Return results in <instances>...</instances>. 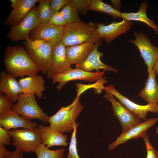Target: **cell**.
I'll list each match as a JSON object with an SVG mask.
<instances>
[{"label":"cell","mask_w":158,"mask_h":158,"mask_svg":"<svg viewBox=\"0 0 158 158\" xmlns=\"http://www.w3.org/2000/svg\"><path fill=\"white\" fill-rule=\"evenodd\" d=\"M4 63L6 72L15 78L32 76L39 71L24 47L20 45H8L6 47Z\"/></svg>","instance_id":"1"},{"label":"cell","mask_w":158,"mask_h":158,"mask_svg":"<svg viewBox=\"0 0 158 158\" xmlns=\"http://www.w3.org/2000/svg\"><path fill=\"white\" fill-rule=\"evenodd\" d=\"M97 23H85L81 20L64 27L61 42L66 47L81 44L87 41L96 42L100 39L97 32Z\"/></svg>","instance_id":"2"},{"label":"cell","mask_w":158,"mask_h":158,"mask_svg":"<svg viewBox=\"0 0 158 158\" xmlns=\"http://www.w3.org/2000/svg\"><path fill=\"white\" fill-rule=\"evenodd\" d=\"M83 107L79 96H77L71 104L62 107L55 114L49 116L48 121L49 126L63 134L71 133L73 131L76 120Z\"/></svg>","instance_id":"3"},{"label":"cell","mask_w":158,"mask_h":158,"mask_svg":"<svg viewBox=\"0 0 158 158\" xmlns=\"http://www.w3.org/2000/svg\"><path fill=\"white\" fill-rule=\"evenodd\" d=\"M23 45L39 71L46 74L51 66L54 46L43 40H32L30 39L25 41Z\"/></svg>","instance_id":"4"},{"label":"cell","mask_w":158,"mask_h":158,"mask_svg":"<svg viewBox=\"0 0 158 158\" xmlns=\"http://www.w3.org/2000/svg\"><path fill=\"white\" fill-rule=\"evenodd\" d=\"M17 101L15 104L13 105L11 110L29 121L39 119L44 124L48 123L49 116L40 108L36 100L34 94H21L19 95Z\"/></svg>","instance_id":"5"},{"label":"cell","mask_w":158,"mask_h":158,"mask_svg":"<svg viewBox=\"0 0 158 158\" xmlns=\"http://www.w3.org/2000/svg\"><path fill=\"white\" fill-rule=\"evenodd\" d=\"M13 146L26 153L35 152L37 147L42 144L39 129L36 127L30 128L14 129L9 131Z\"/></svg>","instance_id":"6"},{"label":"cell","mask_w":158,"mask_h":158,"mask_svg":"<svg viewBox=\"0 0 158 158\" xmlns=\"http://www.w3.org/2000/svg\"><path fill=\"white\" fill-rule=\"evenodd\" d=\"M39 24L37 7L34 6L21 21L11 26L6 36L13 42L26 41L29 39L31 31Z\"/></svg>","instance_id":"7"},{"label":"cell","mask_w":158,"mask_h":158,"mask_svg":"<svg viewBox=\"0 0 158 158\" xmlns=\"http://www.w3.org/2000/svg\"><path fill=\"white\" fill-rule=\"evenodd\" d=\"M105 71L95 72H88L83 69L71 68L63 73L52 76L51 79L52 83L57 82V88L59 90L64 86L66 83L74 80H80L92 82L101 79L105 73Z\"/></svg>","instance_id":"8"},{"label":"cell","mask_w":158,"mask_h":158,"mask_svg":"<svg viewBox=\"0 0 158 158\" xmlns=\"http://www.w3.org/2000/svg\"><path fill=\"white\" fill-rule=\"evenodd\" d=\"M105 92L103 96L111 103L114 115L120 123L122 132L141 122V119L138 116L118 101L112 94Z\"/></svg>","instance_id":"9"},{"label":"cell","mask_w":158,"mask_h":158,"mask_svg":"<svg viewBox=\"0 0 158 158\" xmlns=\"http://www.w3.org/2000/svg\"><path fill=\"white\" fill-rule=\"evenodd\" d=\"M133 35L135 40L128 41L136 46L140 55L147 67V71L150 73L153 69L154 62L158 56V47L154 45L148 37L143 33L135 32Z\"/></svg>","instance_id":"10"},{"label":"cell","mask_w":158,"mask_h":158,"mask_svg":"<svg viewBox=\"0 0 158 158\" xmlns=\"http://www.w3.org/2000/svg\"><path fill=\"white\" fill-rule=\"evenodd\" d=\"M101 88L112 94L122 105L140 119L147 120V115L149 112L158 114V104H148L145 105L137 104L121 94L112 84L107 87L102 86Z\"/></svg>","instance_id":"11"},{"label":"cell","mask_w":158,"mask_h":158,"mask_svg":"<svg viewBox=\"0 0 158 158\" xmlns=\"http://www.w3.org/2000/svg\"><path fill=\"white\" fill-rule=\"evenodd\" d=\"M64 26H59L49 22L39 24L30 32L29 39L45 41L54 46L61 42Z\"/></svg>","instance_id":"12"},{"label":"cell","mask_w":158,"mask_h":158,"mask_svg":"<svg viewBox=\"0 0 158 158\" xmlns=\"http://www.w3.org/2000/svg\"><path fill=\"white\" fill-rule=\"evenodd\" d=\"M99 37L107 43H110L119 36L127 33L131 28L132 22L124 20L114 21L108 25L103 23H97Z\"/></svg>","instance_id":"13"},{"label":"cell","mask_w":158,"mask_h":158,"mask_svg":"<svg viewBox=\"0 0 158 158\" xmlns=\"http://www.w3.org/2000/svg\"><path fill=\"white\" fill-rule=\"evenodd\" d=\"M158 121V118H149L133 126L126 131L122 132L116 140L109 145V150H112L118 145L123 144L130 140L142 138L146 131Z\"/></svg>","instance_id":"14"},{"label":"cell","mask_w":158,"mask_h":158,"mask_svg":"<svg viewBox=\"0 0 158 158\" xmlns=\"http://www.w3.org/2000/svg\"><path fill=\"white\" fill-rule=\"evenodd\" d=\"M66 48L61 42L54 46L51 66L46 74L48 78L51 79L71 68V65L66 58Z\"/></svg>","instance_id":"15"},{"label":"cell","mask_w":158,"mask_h":158,"mask_svg":"<svg viewBox=\"0 0 158 158\" xmlns=\"http://www.w3.org/2000/svg\"><path fill=\"white\" fill-rule=\"evenodd\" d=\"M101 43V39L97 41L95 43L94 48L92 51L84 61L76 65L75 68L82 69L88 72H90L94 69L98 72L99 69H102L105 71L117 72V70L116 68L101 61L100 57L104 54L102 52L98 51V48Z\"/></svg>","instance_id":"16"},{"label":"cell","mask_w":158,"mask_h":158,"mask_svg":"<svg viewBox=\"0 0 158 158\" xmlns=\"http://www.w3.org/2000/svg\"><path fill=\"white\" fill-rule=\"evenodd\" d=\"M96 42L87 41L66 47V58L71 65H77L84 61L93 50Z\"/></svg>","instance_id":"17"},{"label":"cell","mask_w":158,"mask_h":158,"mask_svg":"<svg viewBox=\"0 0 158 158\" xmlns=\"http://www.w3.org/2000/svg\"><path fill=\"white\" fill-rule=\"evenodd\" d=\"M40 130L42 143L47 147L54 146L66 147L68 143L67 141L69 139L68 136L55 130L50 126L40 124L38 127Z\"/></svg>","instance_id":"18"},{"label":"cell","mask_w":158,"mask_h":158,"mask_svg":"<svg viewBox=\"0 0 158 158\" xmlns=\"http://www.w3.org/2000/svg\"><path fill=\"white\" fill-rule=\"evenodd\" d=\"M11 110L0 115V125L9 130L11 129L30 128L36 127L37 123L29 121Z\"/></svg>","instance_id":"19"},{"label":"cell","mask_w":158,"mask_h":158,"mask_svg":"<svg viewBox=\"0 0 158 158\" xmlns=\"http://www.w3.org/2000/svg\"><path fill=\"white\" fill-rule=\"evenodd\" d=\"M40 0H18L13 10L4 21V24L12 26L21 21L28 15L35 4Z\"/></svg>","instance_id":"20"},{"label":"cell","mask_w":158,"mask_h":158,"mask_svg":"<svg viewBox=\"0 0 158 158\" xmlns=\"http://www.w3.org/2000/svg\"><path fill=\"white\" fill-rule=\"evenodd\" d=\"M0 76V93H4L13 103H15L20 94L23 93L19 81L13 75L4 71L1 72Z\"/></svg>","instance_id":"21"},{"label":"cell","mask_w":158,"mask_h":158,"mask_svg":"<svg viewBox=\"0 0 158 158\" xmlns=\"http://www.w3.org/2000/svg\"><path fill=\"white\" fill-rule=\"evenodd\" d=\"M19 83L23 93L35 95L39 99L43 97L42 92L45 89L44 80L41 75L36 74L20 79Z\"/></svg>","instance_id":"22"},{"label":"cell","mask_w":158,"mask_h":158,"mask_svg":"<svg viewBox=\"0 0 158 158\" xmlns=\"http://www.w3.org/2000/svg\"><path fill=\"white\" fill-rule=\"evenodd\" d=\"M155 71L152 69L148 73L145 86L139 93V96L148 104H158V84Z\"/></svg>","instance_id":"23"},{"label":"cell","mask_w":158,"mask_h":158,"mask_svg":"<svg viewBox=\"0 0 158 158\" xmlns=\"http://www.w3.org/2000/svg\"><path fill=\"white\" fill-rule=\"evenodd\" d=\"M148 1L145 0L140 3L139 10L136 13H123L121 18L123 20L127 21H136L144 23L154 29V32L158 34V25L154 21L149 19L147 16L146 12L148 8Z\"/></svg>","instance_id":"24"},{"label":"cell","mask_w":158,"mask_h":158,"mask_svg":"<svg viewBox=\"0 0 158 158\" xmlns=\"http://www.w3.org/2000/svg\"><path fill=\"white\" fill-rule=\"evenodd\" d=\"M87 9L88 11L92 10L108 14L114 18H121V13L101 0H92Z\"/></svg>","instance_id":"25"},{"label":"cell","mask_w":158,"mask_h":158,"mask_svg":"<svg viewBox=\"0 0 158 158\" xmlns=\"http://www.w3.org/2000/svg\"><path fill=\"white\" fill-rule=\"evenodd\" d=\"M65 152L64 148L56 150H49L42 143L38 145L35 152L37 158H63Z\"/></svg>","instance_id":"26"},{"label":"cell","mask_w":158,"mask_h":158,"mask_svg":"<svg viewBox=\"0 0 158 158\" xmlns=\"http://www.w3.org/2000/svg\"><path fill=\"white\" fill-rule=\"evenodd\" d=\"M37 7L39 24L48 22L52 15L50 0H40Z\"/></svg>","instance_id":"27"},{"label":"cell","mask_w":158,"mask_h":158,"mask_svg":"<svg viewBox=\"0 0 158 158\" xmlns=\"http://www.w3.org/2000/svg\"><path fill=\"white\" fill-rule=\"evenodd\" d=\"M67 24L81 21L78 11L69 2L60 11Z\"/></svg>","instance_id":"28"},{"label":"cell","mask_w":158,"mask_h":158,"mask_svg":"<svg viewBox=\"0 0 158 158\" xmlns=\"http://www.w3.org/2000/svg\"><path fill=\"white\" fill-rule=\"evenodd\" d=\"M79 123H76L74 126L71 138L68 154L66 158H80L78 153L76 137L77 129Z\"/></svg>","instance_id":"29"},{"label":"cell","mask_w":158,"mask_h":158,"mask_svg":"<svg viewBox=\"0 0 158 158\" xmlns=\"http://www.w3.org/2000/svg\"><path fill=\"white\" fill-rule=\"evenodd\" d=\"M92 0H69V3L74 7L81 14L86 16L88 13L87 8Z\"/></svg>","instance_id":"30"},{"label":"cell","mask_w":158,"mask_h":158,"mask_svg":"<svg viewBox=\"0 0 158 158\" xmlns=\"http://www.w3.org/2000/svg\"><path fill=\"white\" fill-rule=\"evenodd\" d=\"M142 138L145 144L147 151L146 158H158L157 151L151 144L146 132L143 135Z\"/></svg>","instance_id":"31"},{"label":"cell","mask_w":158,"mask_h":158,"mask_svg":"<svg viewBox=\"0 0 158 158\" xmlns=\"http://www.w3.org/2000/svg\"><path fill=\"white\" fill-rule=\"evenodd\" d=\"M13 102L7 96L0 95V115L10 111L13 106Z\"/></svg>","instance_id":"32"},{"label":"cell","mask_w":158,"mask_h":158,"mask_svg":"<svg viewBox=\"0 0 158 158\" xmlns=\"http://www.w3.org/2000/svg\"><path fill=\"white\" fill-rule=\"evenodd\" d=\"M48 22L51 24L59 26H65L67 24L60 11L52 13Z\"/></svg>","instance_id":"33"},{"label":"cell","mask_w":158,"mask_h":158,"mask_svg":"<svg viewBox=\"0 0 158 158\" xmlns=\"http://www.w3.org/2000/svg\"><path fill=\"white\" fill-rule=\"evenodd\" d=\"M69 2V0H50V7L52 13L59 11Z\"/></svg>","instance_id":"34"},{"label":"cell","mask_w":158,"mask_h":158,"mask_svg":"<svg viewBox=\"0 0 158 158\" xmlns=\"http://www.w3.org/2000/svg\"><path fill=\"white\" fill-rule=\"evenodd\" d=\"M9 131L0 126V146L10 145L12 143Z\"/></svg>","instance_id":"35"},{"label":"cell","mask_w":158,"mask_h":158,"mask_svg":"<svg viewBox=\"0 0 158 158\" xmlns=\"http://www.w3.org/2000/svg\"><path fill=\"white\" fill-rule=\"evenodd\" d=\"M24 156L23 152L20 151L17 148L6 158H23Z\"/></svg>","instance_id":"36"},{"label":"cell","mask_w":158,"mask_h":158,"mask_svg":"<svg viewBox=\"0 0 158 158\" xmlns=\"http://www.w3.org/2000/svg\"><path fill=\"white\" fill-rule=\"evenodd\" d=\"M12 153L6 149L4 146H0V158H6Z\"/></svg>","instance_id":"37"},{"label":"cell","mask_w":158,"mask_h":158,"mask_svg":"<svg viewBox=\"0 0 158 158\" xmlns=\"http://www.w3.org/2000/svg\"><path fill=\"white\" fill-rule=\"evenodd\" d=\"M111 1L113 4L112 7L119 11L121 4L120 0H111Z\"/></svg>","instance_id":"38"},{"label":"cell","mask_w":158,"mask_h":158,"mask_svg":"<svg viewBox=\"0 0 158 158\" xmlns=\"http://www.w3.org/2000/svg\"><path fill=\"white\" fill-rule=\"evenodd\" d=\"M153 69L155 71L156 73H157L158 75V56L154 62Z\"/></svg>","instance_id":"39"},{"label":"cell","mask_w":158,"mask_h":158,"mask_svg":"<svg viewBox=\"0 0 158 158\" xmlns=\"http://www.w3.org/2000/svg\"><path fill=\"white\" fill-rule=\"evenodd\" d=\"M156 132L158 133V127L156 128Z\"/></svg>","instance_id":"40"},{"label":"cell","mask_w":158,"mask_h":158,"mask_svg":"<svg viewBox=\"0 0 158 158\" xmlns=\"http://www.w3.org/2000/svg\"><path fill=\"white\" fill-rule=\"evenodd\" d=\"M157 152L158 155V148L157 150Z\"/></svg>","instance_id":"41"}]
</instances>
